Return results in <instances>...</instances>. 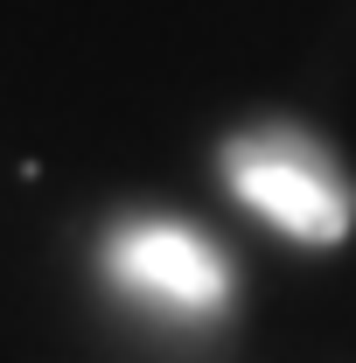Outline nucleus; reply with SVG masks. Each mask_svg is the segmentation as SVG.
Segmentation results:
<instances>
[{
    "label": "nucleus",
    "instance_id": "obj_2",
    "mask_svg": "<svg viewBox=\"0 0 356 363\" xmlns=\"http://www.w3.org/2000/svg\"><path fill=\"white\" fill-rule=\"evenodd\" d=\"M105 259L119 279H133L147 294L175 301V308H217L223 301V259L217 245H203L182 224H133L105 245Z\"/></svg>",
    "mask_w": 356,
    "mask_h": 363
},
{
    "label": "nucleus",
    "instance_id": "obj_1",
    "mask_svg": "<svg viewBox=\"0 0 356 363\" xmlns=\"http://www.w3.org/2000/svg\"><path fill=\"white\" fill-rule=\"evenodd\" d=\"M230 182H238V196L259 217H272L301 245H343L350 238V196H343V182H328L314 161L272 154V147H245L230 161Z\"/></svg>",
    "mask_w": 356,
    "mask_h": 363
}]
</instances>
